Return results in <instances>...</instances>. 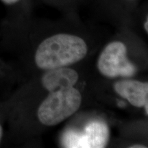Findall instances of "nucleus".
Wrapping results in <instances>:
<instances>
[{
	"mask_svg": "<svg viewBox=\"0 0 148 148\" xmlns=\"http://www.w3.org/2000/svg\"><path fill=\"white\" fill-rule=\"evenodd\" d=\"M130 148H145L147 147L143 145H133L132 146H130Z\"/></svg>",
	"mask_w": 148,
	"mask_h": 148,
	"instance_id": "nucleus-11",
	"label": "nucleus"
},
{
	"mask_svg": "<svg viewBox=\"0 0 148 148\" xmlns=\"http://www.w3.org/2000/svg\"><path fill=\"white\" fill-rule=\"evenodd\" d=\"M97 66L101 75L109 78L132 77L137 72V67L127 58L126 46L120 41L111 42L104 47Z\"/></svg>",
	"mask_w": 148,
	"mask_h": 148,
	"instance_id": "nucleus-3",
	"label": "nucleus"
},
{
	"mask_svg": "<svg viewBox=\"0 0 148 148\" xmlns=\"http://www.w3.org/2000/svg\"><path fill=\"white\" fill-rule=\"evenodd\" d=\"M81 103L82 95L74 86L50 92L38 109V119L42 125H56L75 113Z\"/></svg>",
	"mask_w": 148,
	"mask_h": 148,
	"instance_id": "nucleus-2",
	"label": "nucleus"
},
{
	"mask_svg": "<svg viewBox=\"0 0 148 148\" xmlns=\"http://www.w3.org/2000/svg\"><path fill=\"white\" fill-rule=\"evenodd\" d=\"M41 77V84L47 91L53 92L62 88L72 87L77 82V72L69 66L46 70Z\"/></svg>",
	"mask_w": 148,
	"mask_h": 148,
	"instance_id": "nucleus-5",
	"label": "nucleus"
},
{
	"mask_svg": "<svg viewBox=\"0 0 148 148\" xmlns=\"http://www.w3.org/2000/svg\"><path fill=\"white\" fill-rule=\"evenodd\" d=\"M2 136H3V129L1 125H0V142H1V138H2Z\"/></svg>",
	"mask_w": 148,
	"mask_h": 148,
	"instance_id": "nucleus-12",
	"label": "nucleus"
},
{
	"mask_svg": "<svg viewBox=\"0 0 148 148\" xmlns=\"http://www.w3.org/2000/svg\"><path fill=\"white\" fill-rule=\"evenodd\" d=\"M143 108H144V110H145V113L146 115L148 114V101H146L145 103V104L143 105Z\"/></svg>",
	"mask_w": 148,
	"mask_h": 148,
	"instance_id": "nucleus-9",
	"label": "nucleus"
},
{
	"mask_svg": "<svg viewBox=\"0 0 148 148\" xmlns=\"http://www.w3.org/2000/svg\"><path fill=\"white\" fill-rule=\"evenodd\" d=\"M118 95L126 99L133 106L141 108L148 101V83L135 79H123L114 84Z\"/></svg>",
	"mask_w": 148,
	"mask_h": 148,
	"instance_id": "nucleus-6",
	"label": "nucleus"
},
{
	"mask_svg": "<svg viewBox=\"0 0 148 148\" xmlns=\"http://www.w3.org/2000/svg\"><path fill=\"white\" fill-rule=\"evenodd\" d=\"M143 27H144V29H145V31L146 32V33H148V18L145 20V21H144L143 23Z\"/></svg>",
	"mask_w": 148,
	"mask_h": 148,
	"instance_id": "nucleus-8",
	"label": "nucleus"
},
{
	"mask_svg": "<svg viewBox=\"0 0 148 148\" xmlns=\"http://www.w3.org/2000/svg\"><path fill=\"white\" fill-rule=\"evenodd\" d=\"M88 47L83 38L77 35L59 33L45 38L34 55L36 66L40 69L69 66L84 59Z\"/></svg>",
	"mask_w": 148,
	"mask_h": 148,
	"instance_id": "nucleus-1",
	"label": "nucleus"
},
{
	"mask_svg": "<svg viewBox=\"0 0 148 148\" xmlns=\"http://www.w3.org/2000/svg\"><path fill=\"white\" fill-rule=\"evenodd\" d=\"M117 1H122V2H125V3H134L136 2L137 0H117Z\"/></svg>",
	"mask_w": 148,
	"mask_h": 148,
	"instance_id": "nucleus-10",
	"label": "nucleus"
},
{
	"mask_svg": "<svg viewBox=\"0 0 148 148\" xmlns=\"http://www.w3.org/2000/svg\"><path fill=\"white\" fill-rule=\"evenodd\" d=\"M1 2L7 5H13L21 1V0H0Z\"/></svg>",
	"mask_w": 148,
	"mask_h": 148,
	"instance_id": "nucleus-7",
	"label": "nucleus"
},
{
	"mask_svg": "<svg viewBox=\"0 0 148 148\" xmlns=\"http://www.w3.org/2000/svg\"><path fill=\"white\" fill-rule=\"evenodd\" d=\"M59 1H60V0H59ZM63 1H64V0H63Z\"/></svg>",
	"mask_w": 148,
	"mask_h": 148,
	"instance_id": "nucleus-13",
	"label": "nucleus"
},
{
	"mask_svg": "<svg viewBox=\"0 0 148 148\" xmlns=\"http://www.w3.org/2000/svg\"><path fill=\"white\" fill-rule=\"evenodd\" d=\"M108 129L104 123L94 121L86 127L83 132L68 131L63 143L66 147H104L108 140Z\"/></svg>",
	"mask_w": 148,
	"mask_h": 148,
	"instance_id": "nucleus-4",
	"label": "nucleus"
}]
</instances>
